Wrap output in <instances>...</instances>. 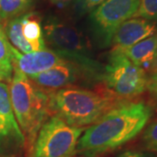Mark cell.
<instances>
[{"instance_id":"cell-1","label":"cell","mask_w":157,"mask_h":157,"mask_svg":"<svg viewBox=\"0 0 157 157\" xmlns=\"http://www.w3.org/2000/svg\"><path fill=\"white\" fill-rule=\"evenodd\" d=\"M152 107L144 101L122 102L112 108L79 137L76 154L98 157L135 139L150 120Z\"/></svg>"},{"instance_id":"cell-2","label":"cell","mask_w":157,"mask_h":157,"mask_svg":"<svg viewBox=\"0 0 157 157\" xmlns=\"http://www.w3.org/2000/svg\"><path fill=\"white\" fill-rule=\"evenodd\" d=\"M49 98L50 112L78 128L94 124L123 102L110 91L99 92L73 86L49 93Z\"/></svg>"},{"instance_id":"cell-3","label":"cell","mask_w":157,"mask_h":157,"mask_svg":"<svg viewBox=\"0 0 157 157\" xmlns=\"http://www.w3.org/2000/svg\"><path fill=\"white\" fill-rule=\"evenodd\" d=\"M9 92L18 126L33 146L40 127L51 113L49 93L14 67Z\"/></svg>"},{"instance_id":"cell-4","label":"cell","mask_w":157,"mask_h":157,"mask_svg":"<svg viewBox=\"0 0 157 157\" xmlns=\"http://www.w3.org/2000/svg\"><path fill=\"white\" fill-rule=\"evenodd\" d=\"M45 43L64 59L77 65L91 80L102 81L104 65L96 59L83 34L71 24L48 17L43 27Z\"/></svg>"},{"instance_id":"cell-5","label":"cell","mask_w":157,"mask_h":157,"mask_svg":"<svg viewBox=\"0 0 157 157\" xmlns=\"http://www.w3.org/2000/svg\"><path fill=\"white\" fill-rule=\"evenodd\" d=\"M84 130L52 114L40 127L31 157H72L76 154L78 140Z\"/></svg>"},{"instance_id":"cell-6","label":"cell","mask_w":157,"mask_h":157,"mask_svg":"<svg viewBox=\"0 0 157 157\" xmlns=\"http://www.w3.org/2000/svg\"><path fill=\"white\" fill-rule=\"evenodd\" d=\"M148 76L120 51H111L104 65L102 82L108 91L120 98H132L147 90Z\"/></svg>"},{"instance_id":"cell-7","label":"cell","mask_w":157,"mask_h":157,"mask_svg":"<svg viewBox=\"0 0 157 157\" xmlns=\"http://www.w3.org/2000/svg\"><path fill=\"white\" fill-rule=\"evenodd\" d=\"M140 0H105L90 11L89 24L99 46L107 48L117 29L134 17Z\"/></svg>"},{"instance_id":"cell-8","label":"cell","mask_w":157,"mask_h":157,"mask_svg":"<svg viewBox=\"0 0 157 157\" xmlns=\"http://www.w3.org/2000/svg\"><path fill=\"white\" fill-rule=\"evenodd\" d=\"M83 77L89 78L84 71L78 67L77 65L65 60L55 67L30 78L37 86L44 90L56 91L64 87L71 86Z\"/></svg>"},{"instance_id":"cell-9","label":"cell","mask_w":157,"mask_h":157,"mask_svg":"<svg viewBox=\"0 0 157 157\" xmlns=\"http://www.w3.org/2000/svg\"><path fill=\"white\" fill-rule=\"evenodd\" d=\"M13 67L31 78L65 61L63 58L47 47L44 50L22 53L11 46Z\"/></svg>"},{"instance_id":"cell-10","label":"cell","mask_w":157,"mask_h":157,"mask_svg":"<svg viewBox=\"0 0 157 157\" xmlns=\"http://www.w3.org/2000/svg\"><path fill=\"white\" fill-rule=\"evenodd\" d=\"M157 33L156 24L140 17H131L117 29L111 42L112 50L123 52Z\"/></svg>"},{"instance_id":"cell-11","label":"cell","mask_w":157,"mask_h":157,"mask_svg":"<svg viewBox=\"0 0 157 157\" xmlns=\"http://www.w3.org/2000/svg\"><path fill=\"white\" fill-rule=\"evenodd\" d=\"M0 139L11 140L24 146L25 137L18 126L11 106L10 92L7 85L0 80Z\"/></svg>"},{"instance_id":"cell-12","label":"cell","mask_w":157,"mask_h":157,"mask_svg":"<svg viewBox=\"0 0 157 157\" xmlns=\"http://www.w3.org/2000/svg\"><path fill=\"white\" fill-rule=\"evenodd\" d=\"M122 52L134 64L144 70L152 67L157 59V33Z\"/></svg>"},{"instance_id":"cell-13","label":"cell","mask_w":157,"mask_h":157,"mask_svg":"<svg viewBox=\"0 0 157 157\" xmlns=\"http://www.w3.org/2000/svg\"><path fill=\"white\" fill-rule=\"evenodd\" d=\"M22 34L25 40L33 46L35 52L46 48L40 18L35 12L22 15Z\"/></svg>"},{"instance_id":"cell-14","label":"cell","mask_w":157,"mask_h":157,"mask_svg":"<svg viewBox=\"0 0 157 157\" xmlns=\"http://www.w3.org/2000/svg\"><path fill=\"white\" fill-rule=\"evenodd\" d=\"M6 37L11 41V45L22 53L35 52L33 46L25 40L22 34V15L11 18L5 29Z\"/></svg>"},{"instance_id":"cell-15","label":"cell","mask_w":157,"mask_h":157,"mask_svg":"<svg viewBox=\"0 0 157 157\" xmlns=\"http://www.w3.org/2000/svg\"><path fill=\"white\" fill-rule=\"evenodd\" d=\"M11 43L0 25V80L11 81L13 74V59Z\"/></svg>"},{"instance_id":"cell-16","label":"cell","mask_w":157,"mask_h":157,"mask_svg":"<svg viewBox=\"0 0 157 157\" xmlns=\"http://www.w3.org/2000/svg\"><path fill=\"white\" fill-rule=\"evenodd\" d=\"M34 0H0V17L11 19L25 14L33 7Z\"/></svg>"},{"instance_id":"cell-17","label":"cell","mask_w":157,"mask_h":157,"mask_svg":"<svg viewBox=\"0 0 157 157\" xmlns=\"http://www.w3.org/2000/svg\"><path fill=\"white\" fill-rule=\"evenodd\" d=\"M134 17L157 22V0H140L138 10Z\"/></svg>"},{"instance_id":"cell-18","label":"cell","mask_w":157,"mask_h":157,"mask_svg":"<svg viewBox=\"0 0 157 157\" xmlns=\"http://www.w3.org/2000/svg\"><path fill=\"white\" fill-rule=\"evenodd\" d=\"M141 139L147 150L157 155V120L145 129Z\"/></svg>"},{"instance_id":"cell-19","label":"cell","mask_w":157,"mask_h":157,"mask_svg":"<svg viewBox=\"0 0 157 157\" xmlns=\"http://www.w3.org/2000/svg\"><path fill=\"white\" fill-rule=\"evenodd\" d=\"M105 0H78L76 4L78 5V10L82 12H88L93 9H94L96 6H99Z\"/></svg>"},{"instance_id":"cell-20","label":"cell","mask_w":157,"mask_h":157,"mask_svg":"<svg viewBox=\"0 0 157 157\" xmlns=\"http://www.w3.org/2000/svg\"><path fill=\"white\" fill-rule=\"evenodd\" d=\"M147 90L154 98L157 99V72H155L148 77Z\"/></svg>"},{"instance_id":"cell-21","label":"cell","mask_w":157,"mask_h":157,"mask_svg":"<svg viewBox=\"0 0 157 157\" xmlns=\"http://www.w3.org/2000/svg\"><path fill=\"white\" fill-rule=\"evenodd\" d=\"M117 157H155L151 152L140 150H125L121 152Z\"/></svg>"},{"instance_id":"cell-22","label":"cell","mask_w":157,"mask_h":157,"mask_svg":"<svg viewBox=\"0 0 157 157\" xmlns=\"http://www.w3.org/2000/svg\"><path fill=\"white\" fill-rule=\"evenodd\" d=\"M49 1L52 4L55 5L58 7L64 8V7H67V6L73 4V3H76L78 0H49Z\"/></svg>"},{"instance_id":"cell-23","label":"cell","mask_w":157,"mask_h":157,"mask_svg":"<svg viewBox=\"0 0 157 157\" xmlns=\"http://www.w3.org/2000/svg\"><path fill=\"white\" fill-rule=\"evenodd\" d=\"M152 70H153V73L157 72V59H156V60H155V62L154 63L153 67H152Z\"/></svg>"},{"instance_id":"cell-24","label":"cell","mask_w":157,"mask_h":157,"mask_svg":"<svg viewBox=\"0 0 157 157\" xmlns=\"http://www.w3.org/2000/svg\"><path fill=\"white\" fill-rule=\"evenodd\" d=\"M6 157H15V156H13V155H10V156H6Z\"/></svg>"}]
</instances>
